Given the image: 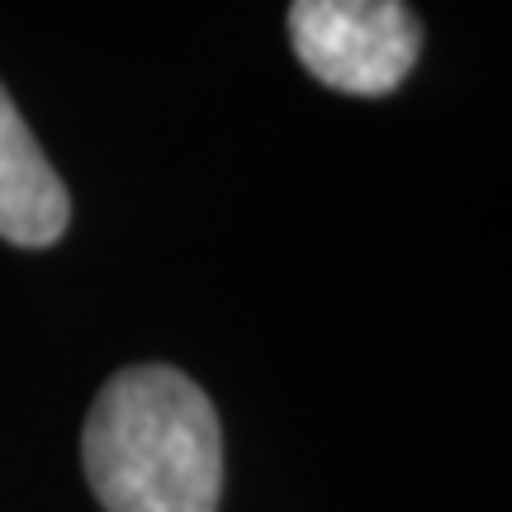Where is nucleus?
I'll list each match as a JSON object with an SVG mask.
<instances>
[{"label":"nucleus","instance_id":"1","mask_svg":"<svg viewBox=\"0 0 512 512\" xmlns=\"http://www.w3.org/2000/svg\"><path fill=\"white\" fill-rule=\"evenodd\" d=\"M81 465L105 512H219V413L181 370H119L91 403Z\"/></svg>","mask_w":512,"mask_h":512},{"label":"nucleus","instance_id":"2","mask_svg":"<svg viewBox=\"0 0 512 512\" xmlns=\"http://www.w3.org/2000/svg\"><path fill=\"white\" fill-rule=\"evenodd\" d=\"M290 38L304 72L347 95L399 91L422 57V19L408 0H294Z\"/></svg>","mask_w":512,"mask_h":512},{"label":"nucleus","instance_id":"3","mask_svg":"<svg viewBox=\"0 0 512 512\" xmlns=\"http://www.w3.org/2000/svg\"><path fill=\"white\" fill-rule=\"evenodd\" d=\"M72 223L67 185L0 86V238L15 247H53Z\"/></svg>","mask_w":512,"mask_h":512}]
</instances>
